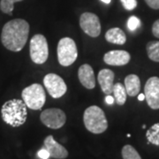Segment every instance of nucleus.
Here are the masks:
<instances>
[{
	"instance_id": "nucleus-1",
	"label": "nucleus",
	"mask_w": 159,
	"mask_h": 159,
	"mask_svg": "<svg viewBox=\"0 0 159 159\" xmlns=\"http://www.w3.org/2000/svg\"><path fill=\"white\" fill-rule=\"evenodd\" d=\"M29 34V22L22 19H14L6 23L3 27L1 42L7 50L18 52L26 45Z\"/></svg>"
},
{
	"instance_id": "nucleus-2",
	"label": "nucleus",
	"mask_w": 159,
	"mask_h": 159,
	"mask_svg": "<svg viewBox=\"0 0 159 159\" xmlns=\"http://www.w3.org/2000/svg\"><path fill=\"white\" fill-rule=\"evenodd\" d=\"M2 119L7 125L19 127L27 121V105L23 100L11 99L6 101L1 108Z\"/></svg>"
},
{
	"instance_id": "nucleus-3",
	"label": "nucleus",
	"mask_w": 159,
	"mask_h": 159,
	"mask_svg": "<svg viewBox=\"0 0 159 159\" xmlns=\"http://www.w3.org/2000/svg\"><path fill=\"white\" fill-rule=\"evenodd\" d=\"M83 122L86 129L95 134H102L108 128L105 113L97 105H92L86 109L83 114Z\"/></svg>"
},
{
	"instance_id": "nucleus-4",
	"label": "nucleus",
	"mask_w": 159,
	"mask_h": 159,
	"mask_svg": "<svg viewBox=\"0 0 159 159\" xmlns=\"http://www.w3.org/2000/svg\"><path fill=\"white\" fill-rule=\"evenodd\" d=\"M21 97L27 107L34 111L41 110L46 101L45 90L38 83H34L25 88L22 90Z\"/></svg>"
},
{
	"instance_id": "nucleus-5",
	"label": "nucleus",
	"mask_w": 159,
	"mask_h": 159,
	"mask_svg": "<svg viewBox=\"0 0 159 159\" xmlns=\"http://www.w3.org/2000/svg\"><path fill=\"white\" fill-rule=\"evenodd\" d=\"M57 60L63 66L73 65L78 57V50L74 40L70 37H64L59 40L57 49Z\"/></svg>"
},
{
	"instance_id": "nucleus-6",
	"label": "nucleus",
	"mask_w": 159,
	"mask_h": 159,
	"mask_svg": "<svg viewBox=\"0 0 159 159\" xmlns=\"http://www.w3.org/2000/svg\"><path fill=\"white\" fill-rule=\"evenodd\" d=\"M29 53L32 61L34 64L42 65L45 63L49 57L48 43L44 35L41 34H34L30 40Z\"/></svg>"
},
{
	"instance_id": "nucleus-7",
	"label": "nucleus",
	"mask_w": 159,
	"mask_h": 159,
	"mask_svg": "<svg viewBox=\"0 0 159 159\" xmlns=\"http://www.w3.org/2000/svg\"><path fill=\"white\" fill-rule=\"evenodd\" d=\"M41 122L51 129H59L66 122V115L61 109L49 108L42 111Z\"/></svg>"
},
{
	"instance_id": "nucleus-8",
	"label": "nucleus",
	"mask_w": 159,
	"mask_h": 159,
	"mask_svg": "<svg viewBox=\"0 0 159 159\" xmlns=\"http://www.w3.org/2000/svg\"><path fill=\"white\" fill-rule=\"evenodd\" d=\"M43 84L50 96L56 99L62 97L67 91L65 80L56 74H46L43 78Z\"/></svg>"
},
{
	"instance_id": "nucleus-9",
	"label": "nucleus",
	"mask_w": 159,
	"mask_h": 159,
	"mask_svg": "<svg viewBox=\"0 0 159 159\" xmlns=\"http://www.w3.org/2000/svg\"><path fill=\"white\" fill-rule=\"evenodd\" d=\"M80 27L90 37H97L101 34V22L97 14L84 12L80 17Z\"/></svg>"
},
{
	"instance_id": "nucleus-10",
	"label": "nucleus",
	"mask_w": 159,
	"mask_h": 159,
	"mask_svg": "<svg viewBox=\"0 0 159 159\" xmlns=\"http://www.w3.org/2000/svg\"><path fill=\"white\" fill-rule=\"evenodd\" d=\"M144 95L148 105L152 110L159 109V78L150 77L144 87Z\"/></svg>"
},
{
	"instance_id": "nucleus-11",
	"label": "nucleus",
	"mask_w": 159,
	"mask_h": 159,
	"mask_svg": "<svg viewBox=\"0 0 159 159\" xmlns=\"http://www.w3.org/2000/svg\"><path fill=\"white\" fill-rule=\"evenodd\" d=\"M43 148L50 153L51 157L55 159H65L68 157L67 149L60 143L55 141L52 135H49L44 139Z\"/></svg>"
},
{
	"instance_id": "nucleus-12",
	"label": "nucleus",
	"mask_w": 159,
	"mask_h": 159,
	"mask_svg": "<svg viewBox=\"0 0 159 159\" xmlns=\"http://www.w3.org/2000/svg\"><path fill=\"white\" fill-rule=\"evenodd\" d=\"M131 59L129 52L121 50L108 51L103 56V61L109 66H122L128 64Z\"/></svg>"
},
{
	"instance_id": "nucleus-13",
	"label": "nucleus",
	"mask_w": 159,
	"mask_h": 159,
	"mask_svg": "<svg viewBox=\"0 0 159 159\" xmlns=\"http://www.w3.org/2000/svg\"><path fill=\"white\" fill-rule=\"evenodd\" d=\"M78 78L81 85L88 89H93L96 87L94 70L92 66L88 64H84L80 66L78 70Z\"/></svg>"
},
{
	"instance_id": "nucleus-14",
	"label": "nucleus",
	"mask_w": 159,
	"mask_h": 159,
	"mask_svg": "<svg viewBox=\"0 0 159 159\" xmlns=\"http://www.w3.org/2000/svg\"><path fill=\"white\" fill-rule=\"evenodd\" d=\"M114 73L110 69H102L97 76L98 83L102 91L106 95L112 94L114 86Z\"/></svg>"
},
{
	"instance_id": "nucleus-15",
	"label": "nucleus",
	"mask_w": 159,
	"mask_h": 159,
	"mask_svg": "<svg viewBox=\"0 0 159 159\" xmlns=\"http://www.w3.org/2000/svg\"><path fill=\"white\" fill-rule=\"evenodd\" d=\"M125 88L127 96L136 97L141 90V80L136 74H129L125 79Z\"/></svg>"
},
{
	"instance_id": "nucleus-16",
	"label": "nucleus",
	"mask_w": 159,
	"mask_h": 159,
	"mask_svg": "<svg viewBox=\"0 0 159 159\" xmlns=\"http://www.w3.org/2000/svg\"><path fill=\"white\" fill-rule=\"evenodd\" d=\"M105 39L110 43L123 45L126 42V35L122 29L119 28H112L106 32Z\"/></svg>"
},
{
	"instance_id": "nucleus-17",
	"label": "nucleus",
	"mask_w": 159,
	"mask_h": 159,
	"mask_svg": "<svg viewBox=\"0 0 159 159\" xmlns=\"http://www.w3.org/2000/svg\"><path fill=\"white\" fill-rule=\"evenodd\" d=\"M113 97L115 102H117V104L119 105H124L126 101V97H127V93L125 90V86L122 83L118 82L113 86V90H112Z\"/></svg>"
},
{
	"instance_id": "nucleus-18",
	"label": "nucleus",
	"mask_w": 159,
	"mask_h": 159,
	"mask_svg": "<svg viewBox=\"0 0 159 159\" xmlns=\"http://www.w3.org/2000/svg\"><path fill=\"white\" fill-rule=\"evenodd\" d=\"M148 58L154 62H159V41H150L146 45Z\"/></svg>"
},
{
	"instance_id": "nucleus-19",
	"label": "nucleus",
	"mask_w": 159,
	"mask_h": 159,
	"mask_svg": "<svg viewBox=\"0 0 159 159\" xmlns=\"http://www.w3.org/2000/svg\"><path fill=\"white\" fill-rule=\"evenodd\" d=\"M148 142L153 145L159 146V123L154 124L146 133Z\"/></svg>"
},
{
	"instance_id": "nucleus-20",
	"label": "nucleus",
	"mask_w": 159,
	"mask_h": 159,
	"mask_svg": "<svg viewBox=\"0 0 159 159\" xmlns=\"http://www.w3.org/2000/svg\"><path fill=\"white\" fill-rule=\"evenodd\" d=\"M121 154L123 159H142L138 151L131 145H125L122 148Z\"/></svg>"
},
{
	"instance_id": "nucleus-21",
	"label": "nucleus",
	"mask_w": 159,
	"mask_h": 159,
	"mask_svg": "<svg viewBox=\"0 0 159 159\" xmlns=\"http://www.w3.org/2000/svg\"><path fill=\"white\" fill-rule=\"evenodd\" d=\"M23 0H1L0 1V10L4 13L11 15L14 9L13 5L17 2H21Z\"/></svg>"
},
{
	"instance_id": "nucleus-22",
	"label": "nucleus",
	"mask_w": 159,
	"mask_h": 159,
	"mask_svg": "<svg viewBox=\"0 0 159 159\" xmlns=\"http://www.w3.org/2000/svg\"><path fill=\"white\" fill-rule=\"evenodd\" d=\"M126 25H127V28L130 31H134L141 27V20L138 17L133 15V16L129 17Z\"/></svg>"
},
{
	"instance_id": "nucleus-23",
	"label": "nucleus",
	"mask_w": 159,
	"mask_h": 159,
	"mask_svg": "<svg viewBox=\"0 0 159 159\" xmlns=\"http://www.w3.org/2000/svg\"><path fill=\"white\" fill-rule=\"evenodd\" d=\"M120 2L127 11H132L135 9L137 6V0H120Z\"/></svg>"
},
{
	"instance_id": "nucleus-24",
	"label": "nucleus",
	"mask_w": 159,
	"mask_h": 159,
	"mask_svg": "<svg viewBox=\"0 0 159 159\" xmlns=\"http://www.w3.org/2000/svg\"><path fill=\"white\" fill-rule=\"evenodd\" d=\"M146 4L154 10L159 9V0H145Z\"/></svg>"
},
{
	"instance_id": "nucleus-25",
	"label": "nucleus",
	"mask_w": 159,
	"mask_h": 159,
	"mask_svg": "<svg viewBox=\"0 0 159 159\" xmlns=\"http://www.w3.org/2000/svg\"><path fill=\"white\" fill-rule=\"evenodd\" d=\"M152 34H154V36L159 38V19L157 20L152 25Z\"/></svg>"
},
{
	"instance_id": "nucleus-26",
	"label": "nucleus",
	"mask_w": 159,
	"mask_h": 159,
	"mask_svg": "<svg viewBox=\"0 0 159 159\" xmlns=\"http://www.w3.org/2000/svg\"><path fill=\"white\" fill-rule=\"evenodd\" d=\"M37 155H38V157H39L41 159H49L51 157L50 153H49L44 148H41L39 151H38Z\"/></svg>"
},
{
	"instance_id": "nucleus-27",
	"label": "nucleus",
	"mask_w": 159,
	"mask_h": 159,
	"mask_svg": "<svg viewBox=\"0 0 159 159\" xmlns=\"http://www.w3.org/2000/svg\"><path fill=\"white\" fill-rule=\"evenodd\" d=\"M105 102H106L107 104H113L114 102H115L114 97L112 96H111V95H107L105 97Z\"/></svg>"
},
{
	"instance_id": "nucleus-28",
	"label": "nucleus",
	"mask_w": 159,
	"mask_h": 159,
	"mask_svg": "<svg viewBox=\"0 0 159 159\" xmlns=\"http://www.w3.org/2000/svg\"><path fill=\"white\" fill-rule=\"evenodd\" d=\"M144 99H145V95H144V94L139 93V94H138V100H139V101H143Z\"/></svg>"
},
{
	"instance_id": "nucleus-29",
	"label": "nucleus",
	"mask_w": 159,
	"mask_h": 159,
	"mask_svg": "<svg viewBox=\"0 0 159 159\" xmlns=\"http://www.w3.org/2000/svg\"><path fill=\"white\" fill-rule=\"evenodd\" d=\"M101 1L103 2V3H105V4H110L111 0H101Z\"/></svg>"
},
{
	"instance_id": "nucleus-30",
	"label": "nucleus",
	"mask_w": 159,
	"mask_h": 159,
	"mask_svg": "<svg viewBox=\"0 0 159 159\" xmlns=\"http://www.w3.org/2000/svg\"><path fill=\"white\" fill-rule=\"evenodd\" d=\"M142 128H143V129H145V128H146V125H142Z\"/></svg>"
},
{
	"instance_id": "nucleus-31",
	"label": "nucleus",
	"mask_w": 159,
	"mask_h": 159,
	"mask_svg": "<svg viewBox=\"0 0 159 159\" xmlns=\"http://www.w3.org/2000/svg\"><path fill=\"white\" fill-rule=\"evenodd\" d=\"M127 137H131V134H127V135H126Z\"/></svg>"
}]
</instances>
